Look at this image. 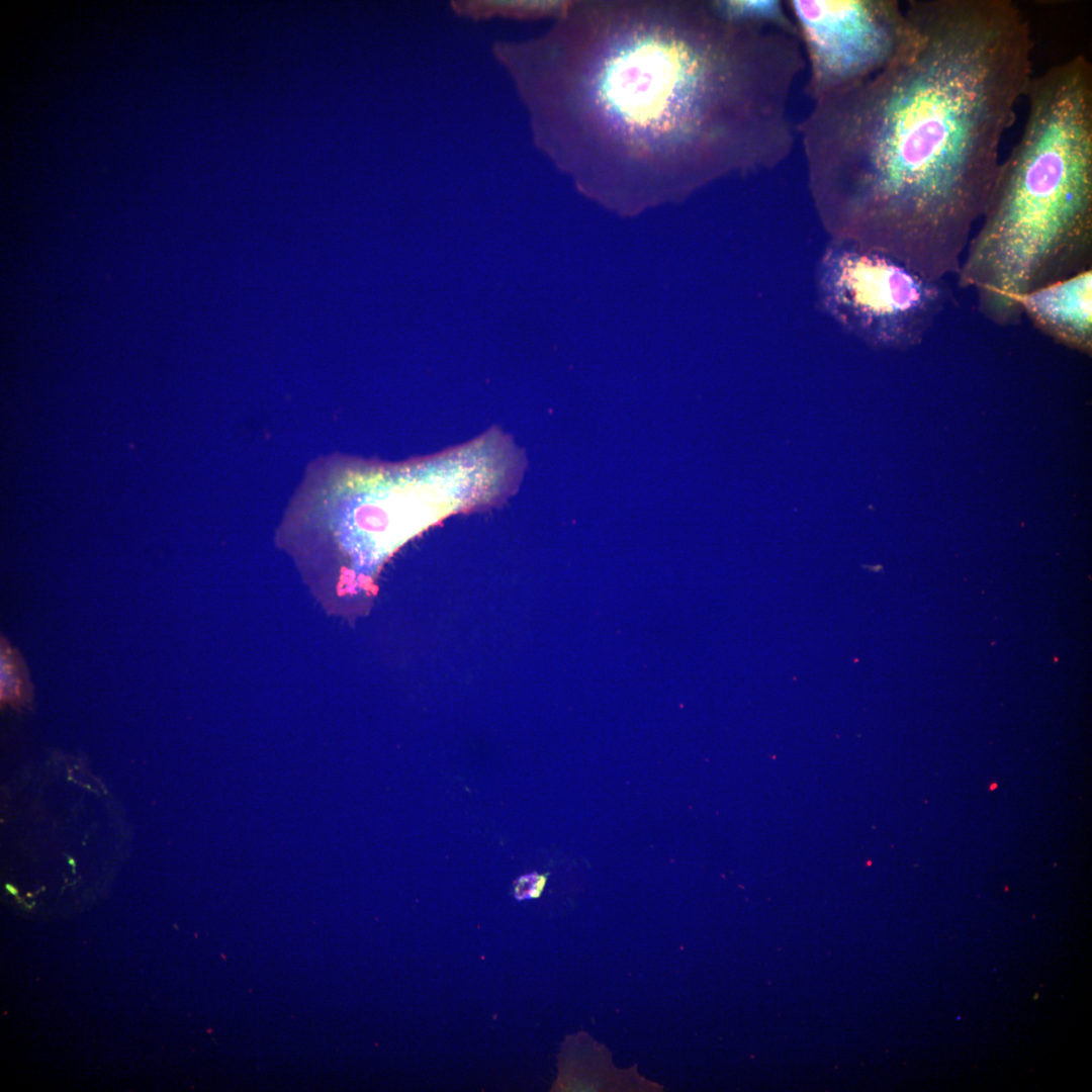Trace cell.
Wrapping results in <instances>:
<instances>
[{
  "label": "cell",
  "mask_w": 1092,
  "mask_h": 1092,
  "mask_svg": "<svg viewBox=\"0 0 1092 1092\" xmlns=\"http://www.w3.org/2000/svg\"><path fill=\"white\" fill-rule=\"evenodd\" d=\"M818 283L828 314L877 348L903 349L920 343L946 300L940 282L856 245L828 249Z\"/></svg>",
  "instance_id": "obj_4"
},
{
  "label": "cell",
  "mask_w": 1092,
  "mask_h": 1092,
  "mask_svg": "<svg viewBox=\"0 0 1092 1092\" xmlns=\"http://www.w3.org/2000/svg\"><path fill=\"white\" fill-rule=\"evenodd\" d=\"M69 862H70V864H71L72 867H74V861H73V859H69Z\"/></svg>",
  "instance_id": "obj_12"
},
{
  "label": "cell",
  "mask_w": 1092,
  "mask_h": 1092,
  "mask_svg": "<svg viewBox=\"0 0 1092 1092\" xmlns=\"http://www.w3.org/2000/svg\"><path fill=\"white\" fill-rule=\"evenodd\" d=\"M6 890L13 895H17V890L11 885H6Z\"/></svg>",
  "instance_id": "obj_11"
},
{
  "label": "cell",
  "mask_w": 1092,
  "mask_h": 1092,
  "mask_svg": "<svg viewBox=\"0 0 1092 1092\" xmlns=\"http://www.w3.org/2000/svg\"><path fill=\"white\" fill-rule=\"evenodd\" d=\"M729 16L748 23L776 25L798 32L797 25L787 16L783 5L776 0L718 1Z\"/></svg>",
  "instance_id": "obj_9"
},
{
  "label": "cell",
  "mask_w": 1092,
  "mask_h": 1092,
  "mask_svg": "<svg viewBox=\"0 0 1092 1092\" xmlns=\"http://www.w3.org/2000/svg\"><path fill=\"white\" fill-rule=\"evenodd\" d=\"M546 879L537 874L526 875L520 878L515 887V895L518 899L538 897L545 885Z\"/></svg>",
  "instance_id": "obj_10"
},
{
  "label": "cell",
  "mask_w": 1092,
  "mask_h": 1092,
  "mask_svg": "<svg viewBox=\"0 0 1092 1092\" xmlns=\"http://www.w3.org/2000/svg\"><path fill=\"white\" fill-rule=\"evenodd\" d=\"M1032 324L1073 349H1092V269L1017 297Z\"/></svg>",
  "instance_id": "obj_6"
},
{
  "label": "cell",
  "mask_w": 1092,
  "mask_h": 1092,
  "mask_svg": "<svg viewBox=\"0 0 1092 1092\" xmlns=\"http://www.w3.org/2000/svg\"><path fill=\"white\" fill-rule=\"evenodd\" d=\"M515 70L537 142L565 167L696 178L770 167L790 153L804 59L774 25L717 1L567 4Z\"/></svg>",
  "instance_id": "obj_2"
},
{
  "label": "cell",
  "mask_w": 1092,
  "mask_h": 1092,
  "mask_svg": "<svg viewBox=\"0 0 1092 1092\" xmlns=\"http://www.w3.org/2000/svg\"><path fill=\"white\" fill-rule=\"evenodd\" d=\"M459 14L473 18L499 14L507 16L529 17L549 13L560 14L565 2H524V1H458L451 3Z\"/></svg>",
  "instance_id": "obj_8"
},
{
  "label": "cell",
  "mask_w": 1092,
  "mask_h": 1092,
  "mask_svg": "<svg viewBox=\"0 0 1092 1092\" xmlns=\"http://www.w3.org/2000/svg\"><path fill=\"white\" fill-rule=\"evenodd\" d=\"M789 6L807 51L814 101L880 72L904 24V7L892 0H792Z\"/></svg>",
  "instance_id": "obj_5"
},
{
  "label": "cell",
  "mask_w": 1092,
  "mask_h": 1092,
  "mask_svg": "<svg viewBox=\"0 0 1092 1092\" xmlns=\"http://www.w3.org/2000/svg\"><path fill=\"white\" fill-rule=\"evenodd\" d=\"M32 686L29 670L18 649L7 638L0 639V697L2 703L21 707L29 703Z\"/></svg>",
  "instance_id": "obj_7"
},
{
  "label": "cell",
  "mask_w": 1092,
  "mask_h": 1092,
  "mask_svg": "<svg viewBox=\"0 0 1092 1092\" xmlns=\"http://www.w3.org/2000/svg\"><path fill=\"white\" fill-rule=\"evenodd\" d=\"M1019 140L997 169L957 272L991 322L1017 297L1092 268V66L1076 56L1032 76Z\"/></svg>",
  "instance_id": "obj_3"
},
{
  "label": "cell",
  "mask_w": 1092,
  "mask_h": 1092,
  "mask_svg": "<svg viewBox=\"0 0 1092 1092\" xmlns=\"http://www.w3.org/2000/svg\"><path fill=\"white\" fill-rule=\"evenodd\" d=\"M1009 0H913L868 80L816 101L800 129L829 223L929 280L957 274L1032 74Z\"/></svg>",
  "instance_id": "obj_1"
}]
</instances>
